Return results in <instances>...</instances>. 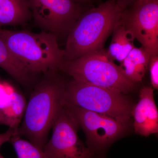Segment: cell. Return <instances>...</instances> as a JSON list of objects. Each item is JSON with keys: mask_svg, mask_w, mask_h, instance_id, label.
Masks as SVG:
<instances>
[{"mask_svg": "<svg viewBox=\"0 0 158 158\" xmlns=\"http://www.w3.org/2000/svg\"><path fill=\"white\" fill-rule=\"evenodd\" d=\"M58 70L44 73L27 104L23 118L18 130L34 145L43 149L50 131L64 106L66 84L57 74Z\"/></svg>", "mask_w": 158, "mask_h": 158, "instance_id": "cell-1", "label": "cell"}, {"mask_svg": "<svg viewBox=\"0 0 158 158\" xmlns=\"http://www.w3.org/2000/svg\"><path fill=\"white\" fill-rule=\"evenodd\" d=\"M127 7L123 0H108L83 13L68 33L63 50L64 62L103 49Z\"/></svg>", "mask_w": 158, "mask_h": 158, "instance_id": "cell-2", "label": "cell"}, {"mask_svg": "<svg viewBox=\"0 0 158 158\" xmlns=\"http://www.w3.org/2000/svg\"><path fill=\"white\" fill-rule=\"evenodd\" d=\"M0 37L31 74L59 71L64 62V50L51 33L0 28Z\"/></svg>", "mask_w": 158, "mask_h": 158, "instance_id": "cell-3", "label": "cell"}, {"mask_svg": "<svg viewBox=\"0 0 158 158\" xmlns=\"http://www.w3.org/2000/svg\"><path fill=\"white\" fill-rule=\"evenodd\" d=\"M59 70L75 81L125 94L131 91L135 84L128 78L121 66L114 63L104 49L64 62Z\"/></svg>", "mask_w": 158, "mask_h": 158, "instance_id": "cell-4", "label": "cell"}, {"mask_svg": "<svg viewBox=\"0 0 158 158\" xmlns=\"http://www.w3.org/2000/svg\"><path fill=\"white\" fill-rule=\"evenodd\" d=\"M63 102L126 123L133 108L125 94L74 80L66 84Z\"/></svg>", "mask_w": 158, "mask_h": 158, "instance_id": "cell-5", "label": "cell"}, {"mask_svg": "<svg viewBox=\"0 0 158 158\" xmlns=\"http://www.w3.org/2000/svg\"><path fill=\"white\" fill-rule=\"evenodd\" d=\"M79 126L69 108L63 106L43 150L48 158H98L78 135Z\"/></svg>", "mask_w": 158, "mask_h": 158, "instance_id": "cell-6", "label": "cell"}, {"mask_svg": "<svg viewBox=\"0 0 158 158\" xmlns=\"http://www.w3.org/2000/svg\"><path fill=\"white\" fill-rule=\"evenodd\" d=\"M36 23L46 32L57 37L67 34L83 14L74 0H27Z\"/></svg>", "mask_w": 158, "mask_h": 158, "instance_id": "cell-7", "label": "cell"}, {"mask_svg": "<svg viewBox=\"0 0 158 158\" xmlns=\"http://www.w3.org/2000/svg\"><path fill=\"white\" fill-rule=\"evenodd\" d=\"M67 106L85 133L87 146L95 153L106 149L127 129L129 123L78 107Z\"/></svg>", "mask_w": 158, "mask_h": 158, "instance_id": "cell-8", "label": "cell"}, {"mask_svg": "<svg viewBox=\"0 0 158 158\" xmlns=\"http://www.w3.org/2000/svg\"><path fill=\"white\" fill-rule=\"evenodd\" d=\"M131 5L122 22L150 57L158 55V0H135Z\"/></svg>", "mask_w": 158, "mask_h": 158, "instance_id": "cell-9", "label": "cell"}, {"mask_svg": "<svg viewBox=\"0 0 158 158\" xmlns=\"http://www.w3.org/2000/svg\"><path fill=\"white\" fill-rule=\"evenodd\" d=\"M139 100L132 108L135 131L148 137L158 133V111L154 97V89L145 87L140 90Z\"/></svg>", "mask_w": 158, "mask_h": 158, "instance_id": "cell-10", "label": "cell"}, {"mask_svg": "<svg viewBox=\"0 0 158 158\" xmlns=\"http://www.w3.org/2000/svg\"><path fill=\"white\" fill-rule=\"evenodd\" d=\"M31 16L27 0H0V28L23 24Z\"/></svg>", "mask_w": 158, "mask_h": 158, "instance_id": "cell-11", "label": "cell"}, {"mask_svg": "<svg viewBox=\"0 0 158 158\" xmlns=\"http://www.w3.org/2000/svg\"><path fill=\"white\" fill-rule=\"evenodd\" d=\"M135 38L131 31L122 22L116 26L113 32V37L107 55L111 60L121 62L135 47Z\"/></svg>", "mask_w": 158, "mask_h": 158, "instance_id": "cell-12", "label": "cell"}, {"mask_svg": "<svg viewBox=\"0 0 158 158\" xmlns=\"http://www.w3.org/2000/svg\"><path fill=\"white\" fill-rule=\"evenodd\" d=\"M26 106L25 100L20 94L17 91L10 93L7 100L0 106V124L18 130Z\"/></svg>", "mask_w": 158, "mask_h": 158, "instance_id": "cell-13", "label": "cell"}, {"mask_svg": "<svg viewBox=\"0 0 158 158\" xmlns=\"http://www.w3.org/2000/svg\"><path fill=\"white\" fill-rule=\"evenodd\" d=\"M150 56L144 48L135 47L120 65L127 77L135 83L141 82L148 68Z\"/></svg>", "mask_w": 158, "mask_h": 158, "instance_id": "cell-14", "label": "cell"}, {"mask_svg": "<svg viewBox=\"0 0 158 158\" xmlns=\"http://www.w3.org/2000/svg\"><path fill=\"white\" fill-rule=\"evenodd\" d=\"M0 68L22 85L30 82L31 74L15 58L1 37Z\"/></svg>", "mask_w": 158, "mask_h": 158, "instance_id": "cell-15", "label": "cell"}, {"mask_svg": "<svg viewBox=\"0 0 158 158\" xmlns=\"http://www.w3.org/2000/svg\"><path fill=\"white\" fill-rule=\"evenodd\" d=\"M10 142L13 145L18 158H48L43 150L30 141L21 139L18 134L15 135Z\"/></svg>", "mask_w": 158, "mask_h": 158, "instance_id": "cell-16", "label": "cell"}, {"mask_svg": "<svg viewBox=\"0 0 158 158\" xmlns=\"http://www.w3.org/2000/svg\"><path fill=\"white\" fill-rule=\"evenodd\" d=\"M148 68L150 73L151 82L152 88H158V56L150 57Z\"/></svg>", "mask_w": 158, "mask_h": 158, "instance_id": "cell-17", "label": "cell"}, {"mask_svg": "<svg viewBox=\"0 0 158 158\" xmlns=\"http://www.w3.org/2000/svg\"><path fill=\"white\" fill-rule=\"evenodd\" d=\"M18 134V130L9 128L5 132L0 133V147L3 144L10 141L15 135Z\"/></svg>", "mask_w": 158, "mask_h": 158, "instance_id": "cell-18", "label": "cell"}, {"mask_svg": "<svg viewBox=\"0 0 158 158\" xmlns=\"http://www.w3.org/2000/svg\"><path fill=\"white\" fill-rule=\"evenodd\" d=\"M76 2L78 3L90 2V0H74Z\"/></svg>", "mask_w": 158, "mask_h": 158, "instance_id": "cell-19", "label": "cell"}, {"mask_svg": "<svg viewBox=\"0 0 158 158\" xmlns=\"http://www.w3.org/2000/svg\"><path fill=\"white\" fill-rule=\"evenodd\" d=\"M127 4H128L129 6L131 5L135 1V0H125Z\"/></svg>", "mask_w": 158, "mask_h": 158, "instance_id": "cell-20", "label": "cell"}, {"mask_svg": "<svg viewBox=\"0 0 158 158\" xmlns=\"http://www.w3.org/2000/svg\"><path fill=\"white\" fill-rule=\"evenodd\" d=\"M0 158H4L2 156V155H1V154H0Z\"/></svg>", "mask_w": 158, "mask_h": 158, "instance_id": "cell-21", "label": "cell"}]
</instances>
